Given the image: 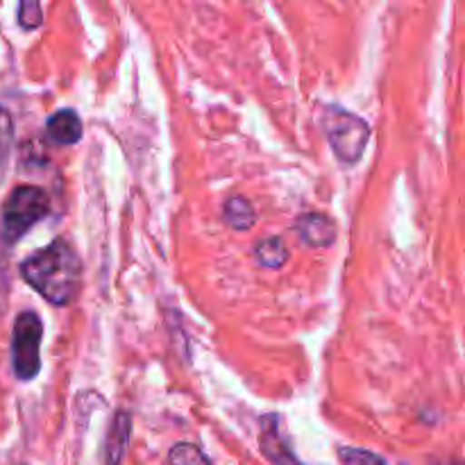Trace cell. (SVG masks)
I'll return each instance as SVG.
<instances>
[{
  "label": "cell",
  "instance_id": "cell-1",
  "mask_svg": "<svg viewBox=\"0 0 465 465\" xmlns=\"http://www.w3.org/2000/svg\"><path fill=\"white\" fill-rule=\"evenodd\" d=\"M21 277L50 304L66 307L82 289V262L66 239H54L21 263Z\"/></svg>",
  "mask_w": 465,
  "mask_h": 465
},
{
  "label": "cell",
  "instance_id": "cell-2",
  "mask_svg": "<svg viewBox=\"0 0 465 465\" xmlns=\"http://www.w3.org/2000/svg\"><path fill=\"white\" fill-rule=\"evenodd\" d=\"M50 212V200L41 186L21 184L14 186L12 193L0 209V227H3L5 243L21 241L32 227L44 221Z\"/></svg>",
  "mask_w": 465,
  "mask_h": 465
},
{
  "label": "cell",
  "instance_id": "cell-3",
  "mask_svg": "<svg viewBox=\"0 0 465 465\" xmlns=\"http://www.w3.org/2000/svg\"><path fill=\"white\" fill-rule=\"evenodd\" d=\"M322 130L331 150L343 163H357L371 141V127L357 114L343 107H327L322 114Z\"/></svg>",
  "mask_w": 465,
  "mask_h": 465
},
{
  "label": "cell",
  "instance_id": "cell-4",
  "mask_svg": "<svg viewBox=\"0 0 465 465\" xmlns=\"http://www.w3.org/2000/svg\"><path fill=\"white\" fill-rule=\"evenodd\" d=\"M41 339L44 322L35 312H21L14 322L12 368L21 381H32L41 371Z\"/></svg>",
  "mask_w": 465,
  "mask_h": 465
},
{
  "label": "cell",
  "instance_id": "cell-5",
  "mask_svg": "<svg viewBox=\"0 0 465 465\" xmlns=\"http://www.w3.org/2000/svg\"><path fill=\"white\" fill-rule=\"evenodd\" d=\"M259 445L262 452L272 465H304L295 459L293 450H291L289 439L282 431L280 416H266L262 420V436H259Z\"/></svg>",
  "mask_w": 465,
  "mask_h": 465
},
{
  "label": "cell",
  "instance_id": "cell-6",
  "mask_svg": "<svg viewBox=\"0 0 465 465\" xmlns=\"http://www.w3.org/2000/svg\"><path fill=\"white\" fill-rule=\"evenodd\" d=\"M295 232L300 241L309 248H330L336 241V223L325 213H302L295 221Z\"/></svg>",
  "mask_w": 465,
  "mask_h": 465
},
{
  "label": "cell",
  "instance_id": "cell-7",
  "mask_svg": "<svg viewBox=\"0 0 465 465\" xmlns=\"http://www.w3.org/2000/svg\"><path fill=\"white\" fill-rule=\"evenodd\" d=\"M45 136L54 145H73L82 139V121L73 109H59L45 121Z\"/></svg>",
  "mask_w": 465,
  "mask_h": 465
},
{
  "label": "cell",
  "instance_id": "cell-8",
  "mask_svg": "<svg viewBox=\"0 0 465 465\" xmlns=\"http://www.w3.org/2000/svg\"><path fill=\"white\" fill-rule=\"evenodd\" d=\"M130 430L132 420L125 411H118L112 422L107 440H104V463L107 465H121L125 457L127 443H130Z\"/></svg>",
  "mask_w": 465,
  "mask_h": 465
},
{
  "label": "cell",
  "instance_id": "cell-9",
  "mask_svg": "<svg viewBox=\"0 0 465 465\" xmlns=\"http://www.w3.org/2000/svg\"><path fill=\"white\" fill-rule=\"evenodd\" d=\"M223 218H225V223L234 232H248L257 223V212H254L252 203L248 198H243V195H232L223 204Z\"/></svg>",
  "mask_w": 465,
  "mask_h": 465
},
{
  "label": "cell",
  "instance_id": "cell-10",
  "mask_svg": "<svg viewBox=\"0 0 465 465\" xmlns=\"http://www.w3.org/2000/svg\"><path fill=\"white\" fill-rule=\"evenodd\" d=\"M254 257L263 268H282L289 262V248L282 236H271V239L259 241L254 248Z\"/></svg>",
  "mask_w": 465,
  "mask_h": 465
},
{
  "label": "cell",
  "instance_id": "cell-11",
  "mask_svg": "<svg viewBox=\"0 0 465 465\" xmlns=\"http://www.w3.org/2000/svg\"><path fill=\"white\" fill-rule=\"evenodd\" d=\"M12 141H14L12 114L0 104V182H3L5 171H7L9 153H12Z\"/></svg>",
  "mask_w": 465,
  "mask_h": 465
},
{
  "label": "cell",
  "instance_id": "cell-12",
  "mask_svg": "<svg viewBox=\"0 0 465 465\" xmlns=\"http://www.w3.org/2000/svg\"><path fill=\"white\" fill-rule=\"evenodd\" d=\"M168 461L171 465H209V459L191 443L175 445L168 454Z\"/></svg>",
  "mask_w": 465,
  "mask_h": 465
},
{
  "label": "cell",
  "instance_id": "cell-13",
  "mask_svg": "<svg viewBox=\"0 0 465 465\" xmlns=\"http://www.w3.org/2000/svg\"><path fill=\"white\" fill-rule=\"evenodd\" d=\"M339 459L343 465H386V459H381L380 454L357 448H341Z\"/></svg>",
  "mask_w": 465,
  "mask_h": 465
},
{
  "label": "cell",
  "instance_id": "cell-14",
  "mask_svg": "<svg viewBox=\"0 0 465 465\" xmlns=\"http://www.w3.org/2000/svg\"><path fill=\"white\" fill-rule=\"evenodd\" d=\"M44 23V12H41V5L35 0H25L18 7V25L23 30H36V27Z\"/></svg>",
  "mask_w": 465,
  "mask_h": 465
}]
</instances>
